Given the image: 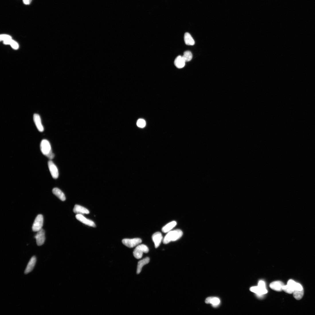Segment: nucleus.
I'll use <instances>...</instances> for the list:
<instances>
[{"instance_id": "nucleus-1", "label": "nucleus", "mask_w": 315, "mask_h": 315, "mask_svg": "<svg viewBox=\"0 0 315 315\" xmlns=\"http://www.w3.org/2000/svg\"><path fill=\"white\" fill-rule=\"evenodd\" d=\"M40 148L43 154L48 159H52L54 158V154L52 152L50 143L46 140H43L41 141Z\"/></svg>"}, {"instance_id": "nucleus-2", "label": "nucleus", "mask_w": 315, "mask_h": 315, "mask_svg": "<svg viewBox=\"0 0 315 315\" xmlns=\"http://www.w3.org/2000/svg\"><path fill=\"white\" fill-rule=\"evenodd\" d=\"M183 235L182 232L178 229L170 231L164 238L163 243L167 244L171 241H176L179 239Z\"/></svg>"}, {"instance_id": "nucleus-3", "label": "nucleus", "mask_w": 315, "mask_h": 315, "mask_svg": "<svg viewBox=\"0 0 315 315\" xmlns=\"http://www.w3.org/2000/svg\"><path fill=\"white\" fill-rule=\"evenodd\" d=\"M149 251L148 247L144 244H139L135 249L134 252V255L137 259H141L144 253H147Z\"/></svg>"}, {"instance_id": "nucleus-4", "label": "nucleus", "mask_w": 315, "mask_h": 315, "mask_svg": "<svg viewBox=\"0 0 315 315\" xmlns=\"http://www.w3.org/2000/svg\"><path fill=\"white\" fill-rule=\"evenodd\" d=\"M44 218L42 214H39L36 218L32 226V230L34 232H38L42 229L43 226Z\"/></svg>"}, {"instance_id": "nucleus-5", "label": "nucleus", "mask_w": 315, "mask_h": 315, "mask_svg": "<svg viewBox=\"0 0 315 315\" xmlns=\"http://www.w3.org/2000/svg\"><path fill=\"white\" fill-rule=\"evenodd\" d=\"M142 242V240L139 238L124 239L122 240V242L124 244L130 248H133L138 245Z\"/></svg>"}, {"instance_id": "nucleus-6", "label": "nucleus", "mask_w": 315, "mask_h": 315, "mask_svg": "<svg viewBox=\"0 0 315 315\" xmlns=\"http://www.w3.org/2000/svg\"><path fill=\"white\" fill-rule=\"evenodd\" d=\"M48 167L51 175L53 178L57 179L59 176L58 170L57 167L53 162L49 161L48 162Z\"/></svg>"}, {"instance_id": "nucleus-7", "label": "nucleus", "mask_w": 315, "mask_h": 315, "mask_svg": "<svg viewBox=\"0 0 315 315\" xmlns=\"http://www.w3.org/2000/svg\"><path fill=\"white\" fill-rule=\"evenodd\" d=\"M35 238L37 245L39 246L42 245L44 243L45 240V233L44 230L42 228L38 231Z\"/></svg>"}, {"instance_id": "nucleus-8", "label": "nucleus", "mask_w": 315, "mask_h": 315, "mask_svg": "<svg viewBox=\"0 0 315 315\" xmlns=\"http://www.w3.org/2000/svg\"><path fill=\"white\" fill-rule=\"evenodd\" d=\"M76 218L77 220L86 225L93 227H95V224L93 221L87 219L82 214H77Z\"/></svg>"}, {"instance_id": "nucleus-9", "label": "nucleus", "mask_w": 315, "mask_h": 315, "mask_svg": "<svg viewBox=\"0 0 315 315\" xmlns=\"http://www.w3.org/2000/svg\"><path fill=\"white\" fill-rule=\"evenodd\" d=\"M36 262V256L32 257L30 259L25 270L24 273L27 274L31 272L34 269Z\"/></svg>"}, {"instance_id": "nucleus-10", "label": "nucleus", "mask_w": 315, "mask_h": 315, "mask_svg": "<svg viewBox=\"0 0 315 315\" xmlns=\"http://www.w3.org/2000/svg\"><path fill=\"white\" fill-rule=\"evenodd\" d=\"M34 120L38 130L40 132H43L44 128L42 124L40 116L38 114H34Z\"/></svg>"}, {"instance_id": "nucleus-11", "label": "nucleus", "mask_w": 315, "mask_h": 315, "mask_svg": "<svg viewBox=\"0 0 315 315\" xmlns=\"http://www.w3.org/2000/svg\"><path fill=\"white\" fill-rule=\"evenodd\" d=\"M285 285L282 282L278 281L273 282L270 285V287L275 291H280L283 290V286Z\"/></svg>"}, {"instance_id": "nucleus-12", "label": "nucleus", "mask_w": 315, "mask_h": 315, "mask_svg": "<svg viewBox=\"0 0 315 315\" xmlns=\"http://www.w3.org/2000/svg\"><path fill=\"white\" fill-rule=\"evenodd\" d=\"M163 238V237L162 234L160 232H157L153 235L152 239L154 243L156 248H158Z\"/></svg>"}, {"instance_id": "nucleus-13", "label": "nucleus", "mask_w": 315, "mask_h": 315, "mask_svg": "<svg viewBox=\"0 0 315 315\" xmlns=\"http://www.w3.org/2000/svg\"><path fill=\"white\" fill-rule=\"evenodd\" d=\"M250 290L257 295H263L268 292L266 288H263L259 286L251 287L250 288Z\"/></svg>"}, {"instance_id": "nucleus-14", "label": "nucleus", "mask_w": 315, "mask_h": 315, "mask_svg": "<svg viewBox=\"0 0 315 315\" xmlns=\"http://www.w3.org/2000/svg\"><path fill=\"white\" fill-rule=\"evenodd\" d=\"M73 212L77 214H88L89 213V210L81 206L76 205L73 210Z\"/></svg>"}, {"instance_id": "nucleus-15", "label": "nucleus", "mask_w": 315, "mask_h": 315, "mask_svg": "<svg viewBox=\"0 0 315 315\" xmlns=\"http://www.w3.org/2000/svg\"><path fill=\"white\" fill-rule=\"evenodd\" d=\"M185 62L182 56H177L174 61V64L176 67L179 69L183 68L185 65Z\"/></svg>"}, {"instance_id": "nucleus-16", "label": "nucleus", "mask_w": 315, "mask_h": 315, "mask_svg": "<svg viewBox=\"0 0 315 315\" xmlns=\"http://www.w3.org/2000/svg\"><path fill=\"white\" fill-rule=\"evenodd\" d=\"M150 259L148 257H146L140 261L138 265L137 273L140 274L141 271L144 265H146L150 262Z\"/></svg>"}, {"instance_id": "nucleus-17", "label": "nucleus", "mask_w": 315, "mask_h": 315, "mask_svg": "<svg viewBox=\"0 0 315 315\" xmlns=\"http://www.w3.org/2000/svg\"><path fill=\"white\" fill-rule=\"evenodd\" d=\"M53 193L62 201L66 200L65 195L58 188H56L53 189Z\"/></svg>"}, {"instance_id": "nucleus-18", "label": "nucleus", "mask_w": 315, "mask_h": 315, "mask_svg": "<svg viewBox=\"0 0 315 315\" xmlns=\"http://www.w3.org/2000/svg\"><path fill=\"white\" fill-rule=\"evenodd\" d=\"M176 224L177 223L175 221H172L163 226L162 228V230L163 232L164 233L169 232L176 226Z\"/></svg>"}, {"instance_id": "nucleus-19", "label": "nucleus", "mask_w": 315, "mask_h": 315, "mask_svg": "<svg viewBox=\"0 0 315 315\" xmlns=\"http://www.w3.org/2000/svg\"><path fill=\"white\" fill-rule=\"evenodd\" d=\"M184 38L185 43L186 45L193 46L195 44V41L189 33H185Z\"/></svg>"}, {"instance_id": "nucleus-20", "label": "nucleus", "mask_w": 315, "mask_h": 315, "mask_svg": "<svg viewBox=\"0 0 315 315\" xmlns=\"http://www.w3.org/2000/svg\"><path fill=\"white\" fill-rule=\"evenodd\" d=\"M294 297L297 300H299L302 299L304 295V291L294 290L293 293Z\"/></svg>"}, {"instance_id": "nucleus-21", "label": "nucleus", "mask_w": 315, "mask_h": 315, "mask_svg": "<svg viewBox=\"0 0 315 315\" xmlns=\"http://www.w3.org/2000/svg\"><path fill=\"white\" fill-rule=\"evenodd\" d=\"M185 62L190 61L192 59L193 55L191 52L189 51H186L184 53L182 56Z\"/></svg>"}, {"instance_id": "nucleus-22", "label": "nucleus", "mask_w": 315, "mask_h": 315, "mask_svg": "<svg viewBox=\"0 0 315 315\" xmlns=\"http://www.w3.org/2000/svg\"><path fill=\"white\" fill-rule=\"evenodd\" d=\"M283 290L285 292L289 294H293L294 291L293 288L288 285H285L283 286Z\"/></svg>"}, {"instance_id": "nucleus-23", "label": "nucleus", "mask_w": 315, "mask_h": 315, "mask_svg": "<svg viewBox=\"0 0 315 315\" xmlns=\"http://www.w3.org/2000/svg\"><path fill=\"white\" fill-rule=\"evenodd\" d=\"M219 298L216 297H211L210 303L214 306H218L220 303Z\"/></svg>"}, {"instance_id": "nucleus-24", "label": "nucleus", "mask_w": 315, "mask_h": 315, "mask_svg": "<svg viewBox=\"0 0 315 315\" xmlns=\"http://www.w3.org/2000/svg\"><path fill=\"white\" fill-rule=\"evenodd\" d=\"M137 124L138 127L143 128L145 126L146 122L145 120H144L140 119L138 120Z\"/></svg>"}, {"instance_id": "nucleus-25", "label": "nucleus", "mask_w": 315, "mask_h": 315, "mask_svg": "<svg viewBox=\"0 0 315 315\" xmlns=\"http://www.w3.org/2000/svg\"><path fill=\"white\" fill-rule=\"evenodd\" d=\"M10 44L11 45V47L14 49H17L19 48V46L18 44L12 40L11 41Z\"/></svg>"}, {"instance_id": "nucleus-26", "label": "nucleus", "mask_w": 315, "mask_h": 315, "mask_svg": "<svg viewBox=\"0 0 315 315\" xmlns=\"http://www.w3.org/2000/svg\"><path fill=\"white\" fill-rule=\"evenodd\" d=\"M296 283L294 280L292 279H290L288 281L287 285L292 287L294 290L295 287Z\"/></svg>"}, {"instance_id": "nucleus-27", "label": "nucleus", "mask_w": 315, "mask_h": 315, "mask_svg": "<svg viewBox=\"0 0 315 315\" xmlns=\"http://www.w3.org/2000/svg\"><path fill=\"white\" fill-rule=\"evenodd\" d=\"M11 39V38L9 36L6 35H2L1 36V40L5 41Z\"/></svg>"}, {"instance_id": "nucleus-28", "label": "nucleus", "mask_w": 315, "mask_h": 315, "mask_svg": "<svg viewBox=\"0 0 315 315\" xmlns=\"http://www.w3.org/2000/svg\"><path fill=\"white\" fill-rule=\"evenodd\" d=\"M303 290L302 286L300 284L296 283L295 287L294 290Z\"/></svg>"}, {"instance_id": "nucleus-29", "label": "nucleus", "mask_w": 315, "mask_h": 315, "mask_svg": "<svg viewBox=\"0 0 315 315\" xmlns=\"http://www.w3.org/2000/svg\"><path fill=\"white\" fill-rule=\"evenodd\" d=\"M32 0H23L24 3L26 5H28L30 4Z\"/></svg>"}]
</instances>
